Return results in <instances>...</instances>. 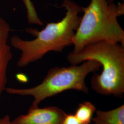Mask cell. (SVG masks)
<instances>
[{
  "label": "cell",
  "mask_w": 124,
  "mask_h": 124,
  "mask_svg": "<svg viewBox=\"0 0 124 124\" xmlns=\"http://www.w3.org/2000/svg\"><path fill=\"white\" fill-rule=\"evenodd\" d=\"M61 8L66 10L60 21L48 23L42 30L36 32L34 40H23L14 36L11 39L12 46L21 52L17 63L24 67L41 59L50 52H61L67 46L73 45V40L80 24L82 7L71 0H63Z\"/></svg>",
  "instance_id": "6da1fadb"
},
{
  "label": "cell",
  "mask_w": 124,
  "mask_h": 124,
  "mask_svg": "<svg viewBox=\"0 0 124 124\" xmlns=\"http://www.w3.org/2000/svg\"><path fill=\"white\" fill-rule=\"evenodd\" d=\"M71 65H78L88 60L99 62L102 67L100 74L94 73L91 88L103 96L122 98L124 93V46L110 41L88 45L77 53L67 56Z\"/></svg>",
  "instance_id": "7a4b0ae2"
},
{
  "label": "cell",
  "mask_w": 124,
  "mask_h": 124,
  "mask_svg": "<svg viewBox=\"0 0 124 124\" xmlns=\"http://www.w3.org/2000/svg\"><path fill=\"white\" fill-rule=\"evenodd\" d=\"M83 16L73 40L72 53L80 52L85 46L110 41L124 46V31L117 18L124 14V2L118 5L108 0H91L82 7Z\"/></svg>",
  "instance_id": "3957f363"
},
{
  "label": "cell",
  "mask_w": 124,
  "mask_h": 124,
  "mask_svg": "<svg viewBox=\"0 0 124 124\" xmlns=\"http://www.w3.org/2000/svg\"><path fill=\"white\" fill-rule=\"evenodd\" d=\"M101 67L99 62L94 60L67 67H55L49 70L42 81L36 86L28 88L7 87L5 91L11 95L31 96L34 100L31 107L36 108L46 98L67 90H74L87 94L89 89L85 78L89 74L98 72Z\"/></svg>",
  "instance_id": "277c9868"
},
{
  "label": "cell",
  "mask_w": 124,
  "mask_h": 124,
  "mask_svg": "<svg viewBox=\"0 0 124 124\" xmlns=\"http://www.w3.org/2000/svg\"><path fill=\"white\" fill-rule=\"evenodd\" d=\"M66 113L58 107L29 108L27 113L12 121L13 124H62Z\"/></svg>",
  "instance_id": "5b68a950"
},
{
  "label": "cell",
  "mask_w": 124,
  "mask_h": 124,
  "mask_svg": "<svg viewBox=\"0 0 124 124\" xmlns=\"http://www.w3.org/2000/svg\"><path fill=\"white\" fill-rule=\"evenodd\" d=\"M93 124H124V104L108 111L97 110Z\"/></svg>",
  "instance_id": "8992f818"
},
{
  "label": "cell",
  "mask_w": 124,
  "mask_h": 124,
  "mask_svg": "<svg viewBox=\"0 0 124 124\" xmlns=\"http://www.w3.org/2000/svg\"><path fill=\"white\" fill-rule=\"evenodd\" d=\"M12 58V53L7 42H0V97L6 88L7 71Z\"/></svg>",
  "instance_id": "52a82bcc"
},
{
  "label": "cell",
  "mask_w": 124,
  "mask_h": 124,
  "mask_svg": "<svg viewBox=\"0 0 124 124\" xmlns=\"http://www.w3.org/2000/svg\"><path fill=\"white\" fill-rule=\"evenodd\" d=\"M96 111V108L93 103L85 101L79 105L74 115L82 124H90Z\"/></svg>",
  "instance_id": "ba28073f"
},
{
  "label": "cell",
  "mask_w": 124,
  "mask_h": 124,
  "mask_svg": "<svg viewBox=\"0 0 124 124\" xmlns=\"http://www.w3.org/2000/svg\"><path fill=\"white\" fill-rule=\"evenodd\" d=\"M10 30L9 24L0 17V42H7Z\"/></svg>",
  "instance_id": "9c48e42d"
},
{
  "label": "cell",
  "mask_w": 124,
  "mask_h": 124,
  "mask_svg": "<svg viewBox=\"0 0 124 124\" xmlns=\"http://www.w3.org/2000/svg\"><path fill=\"white\" fill-rule=\"evenodd\" d=\"M62 124H83L81 123L74 114H69L65 115Z\"/></svg>",
  "instance_id": "30bf717a"
},
{
  "label": "cell",
  "mask_w": 124,
  "mask_h": 124,
  "mask_svg": "<svg viewBox=\"0 0 124 124\" xmlns=\"http://www.w3.org/2000/svg\"><path fill=\"white\" fill-rule=\"evenodd\" d=\"M0 124H13L11 120L10 117L8 115H6L3 117L0 118Z\"/></svg>",
  "instance_id": "8fae6325"
},
{
  "label": "cell",
  "mask_w": 124,
  "mask_h": 124,
  "mask_svg": "<svg viewBox=\"0 0 124 124\" xmlns=\"http://www.w3.org/2000/svg\"><path fill=\"white\" fill-rule=\"evenodd\" d=\"M114 0H108V1H110V2H114Z\"/></svg>",
  "instance_id": "7c38bea8"
}]
</instances>
